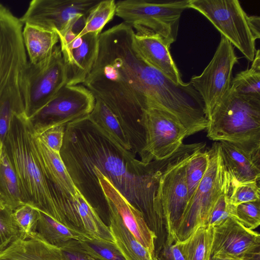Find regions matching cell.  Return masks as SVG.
<instances>
[{
  "label": "cell",
  "mask_w": 260,
  "mask_h": 260,
  "mask_svg": "<svg viewBox=\"0 0 260 260\" xmlns=\"http://www.w3.org/2000/svg\"><path fill=\"white\" fill-rule=\"evenodd\" d=\"M91 169L107 204L114 208L137 241L155 257L156 236L148 226L143 214L96 168Z\"/></svg>",
  "instance_id": "9a60e30c"
},
{
  "label": "cell",
  "mask_w": 260,
  "mask_h": 260,
  "mask_svg": "<svg viewBox=\"0 0 260 260\" xmlns=\"http://www.w3.org/2000/svg\"><path fill=\"white\" fill-rule=\"evenodd\" d=\"M67 81L60 45L42 61L33 64L28 60L20 84L26 117L30 118L43 108Z\"/></svg>",
  "instance_id": "ba28073f"
},
{
  "label": "cell",
  "mask_w": 260,
  "mask_h": 260,
  "mask_svg": "<svg viewBox=\"0 0 260 260\" xmlns=\"http://www.w3.org/2000/svg\"><path fill=\"white\" fill-rule=\"evenodd\" d=\"M22 38L29 57L28 61L38 63L48 58L59 41L56 31L25 24Z\"/></svg>",
  "instance_id": "cb8c5ba5"
},
{
  "label": "cell",
  "mask_w": 260,
  "mask_h": 260,
  "mask_svg": "<svg viewBox=\"0 0 260 260\" xmlns=\"http://www.w3.org/2000/svg\"><path fill=\"white\" fill-rule=\"evenodd\" d=\"M116 8L114 0L100 1L89 12L85 26L77 37L90 32L100 35L104 27L115 15Z\"/></svg>",
  "instance_id": "4dcf8cb0"
},
{
  "label": "cell",
  "mask_w": 260,
  "mask_h": 260,
  "mask_svg": "<svg viewBox=\"0 0 260 260\" xmlns=\"http://www.w3.org/2000/svg\"><path fill=\"white\" fill-rule=\"evenodd\" d=\"M3 252L18 260H69L59 247L47 243L36 233L29 238L17 240Z\"/></svg>",
  "instance_id": "603a6c76"
},
{
  "label": "cell",
  "mask_w": 260,
  "mask_h": 260,
  "mask_svg": "<svg viewBox=\"0 0 260 260\" xmlns=\"http://www.w3.org/2000/svg\"><path fill=\"white\" fill-rule=\"evenodd\" d=\"M0 199L13 211L25 205L17 174L6 153L0 146Z\"/></svg>",
  "instance_id": "484cf974"
},
{
  "label": "cell",
  "mask_w": 260,
  "mask_h": 260,
  "mask_svg": "<svg viewBox=\"0 0 260 260\" xmlns=\"http://www.w3.org/2000/svg\"><path fill=\"white\" fill-rule=\"evenodd\" d=\"M36 149L48 179L55 189L66 199L73 201L81 192L76 186L62 159L56 153L36 137L34 131Z\"/></svg>",
  "instance_id": "ffe728a7"
},
{
  "label": "cell",
  "mask_w": 260,
  "mask_h": 260,
  "mask_svg": "<svg viewBox=\"0 0 260 260\" xmlns=\"http://www.w3.org/2000/svg\"><path fill=\"white\" fill-rule=\"evenodd\" d=\"M213 228L203 225L185 240L176 243L185 260H210Z\"/></svg>",
  "instance_id": "83f0119b"
},
{
  "label": "cell",
  "mask_w": 260,
  "mask_h": 260,
  "mask_svg": "<svg viewBox=\"0 0 260 260\" xmlns=\"http://www.w3.org/2000/svg\"><path fill=\"white\" fill-rule=\"evenodd\" d=\"M189 8L204 15L249 61L260 38V18L249 16L238 0H189Z\"/></svg>",
  "instance_id": "5b68a950"
},
{
  "label": "cell",
  "mask_w": 260,
  "mask_h": 260,
  "mask_svg": "<svg viewBox=\"0 0 260 260\" xmlns=\"http://www.w3.org/2000/svg\"><path fill=\"white\" fill-rule=\"evenodd\" d=\"M231 87L239 94L260 99V50L256 51L250 68L238 73Z\"/></svg>",
  "instance_id": "f546056e"
},
{
  "label": "cell",
  "mask_w": 260,
  "mask_h": 260,
  "mask_svg": "<svg viewBox=\"0 0 260 260\" xmlns=\"http://www.w3.org/2000/svg\"><path fill=\"white\" fill-rule=\"evenodd\" d=\"M133 33L123 22L101 33L96 59L83 85L112 111L133 147L140 149L145 141L146 109L159 108L182 120L199 95L189 82L176 84L149 64L135 49Z\"/></svg>",
  "instance_id": "6da1fadb"
},
{
  "label": "cell",
  "mask_w": 260,
  "mask_h": 260,
  "mask_svg": "<svg viewBox=\"0 0 260 260\" xmlns=\"http://www.w3.org/2000/svg\"><path fill=\"white\" fill-rule=\"evenodd\" d=\"M156 260H159V259L156 258Z\"/></svg>",
  "instance_id": "7bdbcfd3"
},
{
  "label": "cell",
  "mask_w": 260,
  "mask_h": 260,
  "mask_svg": "<svg viewBox=\"0 0 260 260\" xmlns=\"http://www.w3.org/2000/svg\"><path fill=\"white\" fill-rule=\"evenodd\" d=\"M219 144L225 169L237 184L259 181L260 144Z\"/></svg>",
  "instance_id": "e0dca14e"
},
{
  "label": "cell",
  "mask_w": 260,
  "mask_h": 260,
  "mask_svg": "<svg viewBox=\"0 0 260 260\" xmlns=\"http://www.w3.org/2000/svg\"><path fill=\"white\" fill-rule=\"evenodd\" d=\"M88 119L92 126L123 154L134 156L131 141L118 118L100 99L95 98V103Z\"/></svg>",
  "instance_id": "44dd1931"
},
{
  "label": "cell",
  "mask_w": 260,
  "mask_h": 260,
  "mask_svg": "<svg viewBox=\"0 0 260 260\" xmlns=\"http://www.w3.org/2000/svg\"><path fill=\"white\" fill-rule=\"evenodd\" d=\"M90 126L91 132L82 128L83 132L78 122L67 126L63 141L75 148L62 145L75 152L83 164L96 168L143 214L149 228L158 232L162 227L158 216L160 181L177 160L176 155L145 164L123 154Z\"/></svg>",
  "instance_id": "7a4b0ae2"
},
{
  "label": "cell",
  "mask_w": 260,
  "mask_h": 260,
  "mask_svg": "<svg viewBox=\"0 0 260 260\" xmlns=\"http://www.w3.org/2000/svg\"><path fill=\"white\" fill-rule=\"evenodd\" d=\"M13 216L21 230L23 239L31 237L36 232L40 211L29 205H23L13 210Z\"/></svg>",
  "instance_id": "e575fe53"
},
{
  "label": "cell",
  "mask_w": 260,
  "mask_h": 260,
  "mask_svg": "<svg viewBox=\"0 0 260 260\" xmlns=\"http://www.w3.org/2000/svg\"><path fill=\"white\" fill-rule=\"evenodd\" d=\"M94 103V96L83 85L66 84L28 119L36 133L66 126L88 118Z\"/></svg>",
  "instance_id": "9c48e42d"
},
{
  "label": "cell",
  "mask_w": 260,
  "mask_h": 260,
  "mask_svg": "<svg viewBox=\"0 0 260 260\" xmlns=\"http://www.w3.org/2000/svg\"><path fill=\"white\" fill-rule=\"evenodd\" d=\"M133 28V44L142 57L175 84H183L180 72L170 52V47L158 36Z\"/></svg>",
  "instance_id": "d6986e66"
},
{
  "label": "cell",
  "mask_w": 260,
  "mask_h": 260,
  "mask_svg": "<svg viewBox=\"0 0 260 260\" xmlns=\"http://www.w3.org/2000/svg\"><path fill=\"white\" fill-rule=\"evenodd\" d=\"M36 234L45 241L56 246L71 240L84 241L91 239L57 221L41 211Z\"/></svg>",
  "instance_id": "4316f807"
},
{
  "label": "cell",
  "mask_w": 260,
  "mask_h": 260,
  "mask_svg": "<svg viewBox=\"0 0 260 260\" xmlns=\"http://www.w3.org/2000/svg\"><path fill=\"white\" fill-rule=\"evenodd\" d=\"M201 150L192 151L173 164L160 179L159 198L167 235L164 246L174 243V232L189 201L185 167L190 157Z\"/></svg>",
  "instance_id": "4fadbf2b"
},
{
  "label": "cell",
  "mask_w": 260,
  "mask_h": 260,
  "mask_svg": "<svg viewBox=\"0 0 260 260\" xmlns=\"http://www.w3.org/2000/svg\"><path fill=\"white\" fill-rule=\"evenodd\" d=\"M64 132L65 126H58L42 132H35V134L47 147L53 151L60 153L63 145Z\"/></svg>",
  "instance_id": "74e56055"
},
{
  "label": "cell",
  "mask_w": 260,
  "mask_h": 260,
  "mask_svg": "<svg viewBox=\"0 0 260 260\" xmlns=\"http://www.w3.org/2000/svg\"><path fill=\"white\" fill-rule=\"evenodd\" d=\"M155 257L159 260H185L176 243L164 246Z\"/></svg>",
  "instance_id": "ab89813d"
},
{
  "label": "cell",
  "mask_w": 260,
  "mask_h": 260,
  "mask_svg": "<svg viewBox=\"0 0 260 260\" xmlns=\"http://www.w3.org/2000/svg\"><path fill=\"white\" fill-rule=\"evenodd\" d=\"M209 151L207 169L185 210L174 232V243L189 237L199 227L206 225L217 199L232 180L225 169L218 142Z\"/></svg>",
  "instance_id": "8992f818"
},
{
  "label": "cell",
  "mask_w": 260,
  "mask_h": 260,
  "mask_svg": "<svg viewBox=\"0 0 260 260\" xmlns=\"http://www.w3.org/2000/svg\"><path fill=\"white\" fill-rule=\"evenodd\" d=\"M0 260H18L15 257L5 253L4 252L0 253Z\"/></svg>",
  "instance_id": "60d3db41"
},
{
  "label": "cell",
  "mask_w": 260,
  "mask_h": 260,
  "mask_svg": "<svg viewBox=\"0 0 260 260\" xmlns=\"http://www.w3.org/2000/svg\"><path fill=\"white\" fill-rule=\"evenodd\" d=\"M100 0H33L20 18L29 24L57 32L77 14L87 15Z\"/></svg>",
  "instance_id": "5bb4252c"
},
{
  "label": "cell",
  "mask_w": 260,
  "mask_h": 260,
  "mask_svg": "<svg viewBox=\"0 0 260 260\" xmlns=\"http://www.w3.org/2000/svg\"><path fill=\"white\" fill-rule=\"evenodd\" d=\"M24 114L20 86L8 88L0 96V146L4 143L15 114Z\"/></svg>",
  "instance_id": "f1b7e54d"
},
{
  "label": "cell",
  "mask_w": 260,
  "mask_h": 260,
  "mask_svg": "<svg viewBox=\"0 0 260 260\" xmlns=\"http://www.w3.org/2000/svg\"><path fill=\"white\" fill-rule=\"evenodd\" d=\"M238 62L234 46L223 36L210 62L201 74L189 81L203 101L206 116L223 100L231 88L234 66Z\"/></svg>",
  "instance_id": "8fae6325"
},
{
  "label": "cell",
  "mask_w": 260,
  "mask_h": 260,
  "mask_svg": "<svg viewBox=\"0 0 260 260\" xmlns=\"http://www.w3.org/2000/svg\"><path fill=\"white\" fill-rule=\"evenodd\" d=\"M210 260H232L231 259H229L225 257L217 256H212L211 257Z\"/></svg>",
  "instance_id": "b9f144b4"
},
{
  "label": "cell",
  "mask_w": 260,
  "mask_h": 260,
  "mask_svg": "<svg viewBox=\"0 0 260 260\" xmlns=\"http://www.w3.org/2000/svg\"><path fill=\"white\" fill-rule=\"evenodd\" d=\"M34 138L33 126L25 114H15L4 146L18 177L24 203L75 230L66 216L73 202L64 199L48 179Z\"/></svg>",
  "instance_id": "3957f363"
},
{
  "label": "cell",
  "mask_w": 260,
  "mask_h": 260,
  "mask_svg": "<svg viewBox=\"0 0 260 260\" xmlns=\"http://www.w3.org/2000/svg\"><path fill=\"white\" fill-rule=\"evenodd\" d=\"M78 242L85 252L98 260H125L113 243L93 239Z\"/></svg>",
  "instance_id": "836d02e7"
},
{
  "label": "cell",
  "mask_w": 260,
  "mask_h": 260,
  "mask_svg": "<svg viewBox=\"0 0 260 260\" xmlns=\"http://www.w3.org/2000/svg\"><path fill=\"white\" fill-rule=\"evenodd\" d=\"M189 0H123L116 2V13L124 22L158 36L170 47L177 38L180 19Z\"/></svg>",
  "instance_id": "52a82bcc"
},
{
  "label": "cell",
  "mask_w": 260,
  "mask_h": 260,
  "mask_svg": "<svg viewBox=\"0 0 260 260\" xmlns=\"http://www.w3.org/2000/svg\"><path fill=\"white\" fill-rule=\"evenodd\" d=\"M99 36L88 33L60 46L67 74V85L83 84L98 56Z\"/></svg>",
  "instance_id": "ac0fdd59"
},
{
  "label": "cell",
  "mask_w": 260,
  "mask_h": 260,
  "mask_svg": "<svg viewBox=\"0 0 260 260\" xmlns=\"http://www.w3.org/2000/svg\"><path fill=\"white\" fill-rule=\"evenodd\" d=\"M145 133V144L140 151L141 161L147 164L171 156L188 137L179 120L174 115L159 108L146 109L143 116Z\"/></svg>",
  "instance_id": "30bf717a"
},
{
  "label": "cell",
  "mask_w": 260,
  "mask_h": 260,
  "mask_svg": "<svg viewBox=\"0 0 260 260\" xmlns=\"http://www.w3.org/2000/svg\"><path fill=\"white\" fill-rule=\"evenodd\" d=\"M209 157L208 149H204L193 154L186 164L185 179L189 201L205 174L208 166Z\"/></svg>",
  "instance_id": "1f68e13d"
},
{
  "label": "cell",
  "mask_w": 260,
  "mask_h": 260,
  "mask_svg": "<svg viewBox=\"0 0 260 260\" xmlns=\"http://www.w3.org/2000/svg\"><path fill=\"white\" fill-rule=\"evenodd\" d=\"M109 229L114 243L125 260H156L135 238L126 227L121 217L110 205Z\"/></svg>",
  "instance_id": "7402d4cb"
},
{
  "label": "cell",
  "mask_w": 260,
  "mask_h": 260,
  "mask_svg": "<svg viewBox=\"0 0 260 260\" xmlns=\"http://www.w3.org/2000/svg\"><path fill=\"white\" fill-rule=\"evenodd\" d=\"M23 23L0 3V96L8 88L19 85L27 65Z\"/></svg>",
  "instance_id": "7c38bea8"
},
{
  "label": "cell",
  "mask_w": 260,
  "mask_h": 260,
  "mask_svg": "<svg viewBox=\"0 0 260 260\" xmlns=\"http://www.w3.org/2000/svg\"><path fill=\"white\" fill-rule=\"evenodd\" d=\"M57 247L62 250L69 260H98L85 252L80 246L78 240H69Z\"/></svg>",
  "instance_id": "f35d334b"
},
{
  "label": "cell",
  "mask_w": 260,
  "mask_h": 260,
  "mask_svg": "<svg viewBox=\"0 0 260 260\" xmlns=\"http://www.w3.org/2000/svg\"><path fill=\"white\" fill-rule=\"evenodd\" d=\"M259 200V181L241 184H237L234 182L228 197L229 203L234 206Z\"/></svg>",
  "instance_id": "d590c367"
},
{
  "label": "cell",
  "mask_w": 260,
  "mask_h": 260,
  "mask_svg": "<svg viewBox=\"0 0 260 260\" xmlns=\"http://www.w3.org/2000/svg\"><path fill=\"white\" fill-rule=\"evenodd\" d=\"M234 217L247 229H256L260 224V200L235 206Z\"/></svg>",
  "instance_id": "8d00e7d4"
},
{
  "label": "cell",
  "mask_w": 260,
  "mask_h": 260,
  "mask_svg": "<svg viewBox=\"0 0 260 260\" xmlns=\"http://www.w3.org/2000/svg\"><path fill=\"white\" fill-rule=\"evenodd\" d=\"M73 203L85 235L91 239L114 243L109 226L103 221L95 208L81 192Z\"/></svg>",
  "instance_id": "d4e9b609"
},
{
  "label": "cell",
  "mask_w": 260,
  "mask_h": 260,
  "mask_svg": "<svg viewBox=\"0 0 260 260\" xmlns=\"http://www.w3.org/2000/svg\"><path fill=\"white\" fill-rule=\"evenodd\" d=\"M260 251V235L230 217L213 228L211 256L243 260L247 255Z\"/></svg>",
  "instance_id": "2e32d148"
},
{
  "label": "cell",
  "mask_w": 260,
  "mask_h": 260,
  "mask_svg": "<svg viewBox=\"0 0 260 260\" xmlns=\"http://www.w3.org/2000/svg\"><path fill=\"white\" fill-rule=\"evenodd\" d=\"M211 140L260 144V99L238 94L232 87L206 116Z\"/></svg>",
  "instance_id": "277c9868"
},
{
  "label": "cell",
  "mask_w": 260,
  "mask_h": 260,
  "mask_svg": "<svg viewBox=\"0 0 260 260\" xmlns=\"http://www.w3.org/2000/svg\"><path fill=\"white\" fill-rule=\"evenodd\" d=\"M19 239H23V236L13 211L0 199V253Z\"/></svg>",
  "instance_id": "d6a6232c"
}]
</instances>
